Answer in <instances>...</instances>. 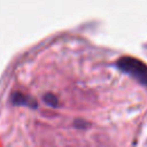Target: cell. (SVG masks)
Here are the masks:
<instances>
[{
  "instance_id": "6da1fadb",
  "label": "cell",
  "mask_w": 147,
  "mask_h": 147,
  "mask_svg": "<svg viewBox=\"0 0 147 147\" xmlns=\"http://www.w3.org/2000/svg\"><path fill=\"white\" fill-rule=\"evenodd\" d=\"M116 65L119 70L129 74L139 83L147 86V65L145 63L140 62L137 59L124 56L116 62Z\"/></svg>"
}]
</instances>
